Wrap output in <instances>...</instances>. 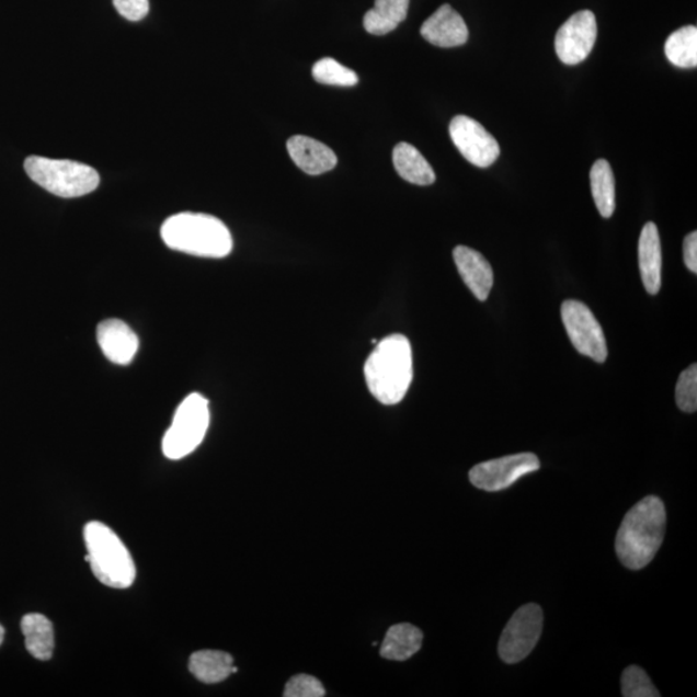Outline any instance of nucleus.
<instances>
[{
    "label": "nucleus",
    "mask_w": 697,
    "mask_h": 697,
    "mask_svg": "<svg viewBox=\"0 0 697 697\" xmlns=\"http://www.w3.org/2000/svg\"><path fill=\"white\" fill-rule=\"evenodd\" d=\"M539 469L537 456L523 453L478 464L470 470L469 479L479 490L496 492L511 488L519 478Z\"/></svg>",
    "instance_id": "9"
},
{
    "label": "nucleus",
    "mask_w": 697,
    "mask_h": 697,
    "mask_svg": "<svg viewBox=\"0 0 697 697\" xmlns=\"http://www.w3.org/2000/svg\"><path fill=\"white\" fill-rule=\"evenodd\" d=\"M592 194L602 217L609 219L616 208V186L612 165L606 159H598L591 171Z\"/></svg>",
    "instance_id": "22"
},
{
    "label": "nucleus",
    "mask_w": 697,
    "mask_h": 697,
    "mask_svg": "<svg viewBox=\"0 0 697 697\" xmlns=\"http://www.w3.org/2000/svg\"><path fill=\"white\" fill-rule=\"evenodd\" d=\"M666 513L663 501L648 496L639 501L622 519L616 536V553L630 570L648 565L664 541Z\"/></svg>",
    "instance_id": "1"
},
{
    "label": "nucleus",
    "mask_w": 697,
    "mask_h": 697,
    "mask_svg": "<svg viewBox=\"0 0 697 697\" xmlns=\"http://www.w3.org/2000/svg\"><path fill=\"white\" fill-rule=\"evenodd\" d=\"M169 249L199 258H227L232 250L230 231L221 220L206 214L181 213L162 225Z\"/></svg>",
    "instance_id": "3"
},
{
    "label": "nucleus",
    "mask_w": 697,
    "mask_h": 697,
    "mask_svg": "<svg viewBox=\"0 0 697 697\" xmlns=\"http://www.w3.org/2000/svg\"><path fill=\"white\" fill-rule=\"evenodd\" d=\"M115 10L129 21H140L149 13V0H113Z\"/></svg>",
    "instance_id": "28"
},
{
    "label": "nucleus",
    "mask_w": 697,
    "mask_h": 697,
    "mask_svg": "<svg viewBox=\"0 0 697 697\" xmlns=\"http://www.w3.org/2000/svg\"><path fill=\"white\" fill-rule=\"evenodd\" d=\"M209 407L205 397L193 393L184 399L174 413L170 430L163 438V454L171 460L191 455L206 437Z\"/></svg>",
    "instance_id": "6"
},
{
    "label": "nucleus",
    "mask_w": 697,
    "mask_h": 697,
    "mask_svg": "<svg viewBox=\"0 0 697 697\" xmlns=\"http://www.w3.org/2000/svg\"><path fill=\"white\" fill-rule=\"evenodd\" d=\"M454 260L461 278L479 301L489 299L493 287V271L488 260L467 245H457Z\"/></svg>",
    "instance_id": "14"
},
{
    "label": "nucleus",
    "mask_w": 697,
    "mask_h": 697,
    "mask_svg": "<svg viewBox=\"0 0 697 697\" xmlns=\"http://www.w3.org/2000/svg\"><path fill=\"white\" fill-rule=\"evenodd\" d=\"M423 631L412 624H397L388 630L381 644V656L395 662H404L423 645Z\"/></svg>",
    "instance_id": "20"
},
{
    "label": "nucleus",
    "mask_w": 697,
    "mask_h": 697,
    "mask_svg": "<svg viewBox=\"0 0 697 697\" xmlns=\"http://www.w3.org/2000/svg\"><path fill=\"white\" fill-rule=\"evenodd\" d=\"M290 158L305 173L322 174L335 169L338 157L327 145L308 136H293L287 141Z\"/></svg>",
    "instance_id": "15"
},
{
    "label": "nucleus",
    "mask_w": 697,
    "mask_h": 697,
    "mask_svg": "<svg viewBox=\"0 0 697 697\" xmlns=\"http://www.w3.org/2000/svg\"><path fill=\"white\" fill-rule=\"evenodd\" d=\"M368 390L382 404L403 401L413 377L412 347L403 335H390L376 344L365 365Z\"/></svg>",
    "instance_id": "2"
},
{
    "label": "nucleus",
    "mask_w": 697,
    "mask_h": 697,
    "mask_svg": "<svg viewBox=\"0 0 697 697\" xmlns=\"http://www.w3.org/2000/svg\"><path fill=\"white\" fill-rule=\"evenodd\" d=\"M420 33L425 41L442 48L462 46L469 38L467 24L449 4L441 5L421 26Z\"/></svg>",
    "instance_id": "12"
},
{
    "label": "nucleus",
    "mask_w": 697,
    "mask_h": 697,
    "mask_svg": "<svg viewBox=\"0 0 697 697\" xmlns=\"http://www.w3.org/2000/svg\"><path fill=\"white\" fill-rule=\"evenodd\" d=\"M4 635H5V630L2 626V624H0V645H2L3 641H4Z\"/></svg>",
    "instance_id": "30"
},
{
    "label": "nucleus",
    "mask_w": 697,
    "mask_h": 697,
    "mask_svg": "<svg viewBox=\"0 0 697 697\" xmlns=\"http://www.w3.org/2000/svg\"><path fill=\"white\" fill-rule=\"evenodd\" d=\"M188 670L203 684H219L238 671L235 666V659L228 652L214 650L193 653L191 662H188Z\"/></svg>",
    "instance_id": "17"
},
{
    "label": "nucleus",
    "mask_w": 697,
    "mask_h": 697,
    "mask_svg": "<svg viewBox=\"0 0 697 697\" xmlns=\"http://www.w3.org/2000/svg\"><path fill=\"white\" fill-rule=\"evenodd\" d=\"M84 541L89 551L85 561L101 583L115 590H126L134 584V559L111 527L101 522H90L84 527Z\"/></svg>",
    "instance_id": "4"
},
{
    "label": "nucleus",
    "mask_w": 697,
    "mask_h": 697,
    "mask_svg": "<svg viewBox=\"0 0 697 697\" xmlns=\"http://www.w3.org/2000/svg\"><path fill=\"white\" fill-rule=\"evenodd\" d=\"M409 7L410 0H376L374 9L365 14L363 25L369 34H389L403 23Z\"/></svg>",
    "instance_id": "21"
},
{
    "label": "nucleus",
    "mask_w": 697,
    "mask_h": 697,
    "mask_svg": "<svg viewBox=\"0 0 697 697\" xmlns=\"http://www.w3.org/2000/svg\"><path fill=\"white\" fill-rule=\"evenodd\" d=\"M621 693L626 697H659L658 688L653 686L649 675L641 667H627L621 677Z\"/></svg>",
    "instance_id": "25"
},
{
    "label": "nucleus",
    "mask_w": 697,
    "mask_h": 697,
    "mask_svg": "<svg viewBox=\"0 0 697 697\" xmlns=\"http://www.w3.org/2000/svg\"><path fill=\"white\" fill-rule=\"evenodd\" d=\"M449 136L462 157L479 169H488L498 161L499 142L476 119L465 115L455 116L449 125Z\"/></svg>",
    "instance_id": "10"
},
{
    "label": "nucleus",
    "mask_w": 697,
    "mask_h": 697,
    "mask_svg": "<svg viewBox=\"0 0 697 697\" xmlns=\"http://www.w3.org/2000/svg\"><path fill=\"white\" fill-rule=\"evenodd\" d=\"M98 343L115 365L127 366L139 351V338L119 319H107L98 327Z\"/></svg>",
    "instance_id": "13"
},
{
    "label": "nucleus",
    "mask_w": 697,
    "mask_h": 697,
    "mask_svg": "<svg viewBox=\"0 0 697 697\" xmlns=\"http://www.w3.org/2000/svg\"><path fill=\"white\" fill-rule=\"evenodd\" d=\"M393 163L402 179L411 184L426 186L434 184L433 167L423 155L409 142L398 144L393 150Z\"/></svg>",
    "instance_id": "18"
},
{
    "label": "nucleus",
    "mask_w": 697,
    "mask_h": 697,
    "mask_svg": "<svg viewBox=\"0 0 697 697\" xmlns=\"http://www.w3.org/2000/svg\"><path fill=\"white\" fill-rule=\"evenodd\" d=\"M24 167L35 184L61 198L83 197L100 185L98 171L79 162L33 156Z\"/></svg>",
    "instance_id": "5"
},
{
    "label": "nucleus",
    "mask_w": 697,
    "mask_h": 697,
    "mask_svg": "<svg viewBox=\"0 0 697 697\" xmlns=\"http://www.w3.org/2000/svg\"><path fill=\"white\" fill-rule=\"evenodd\" d=\"M283 695L286 697H322L325 695V689L322 682L313 675L299 674L287 682Z\"/></svg>",
    "instance_id": "27"
},
{
    "label": "nucleus",
    "mask_w": 697,
    "mask_h": 697,
    "mask_svg": "<svg viewBox=\"0 0 697 697\" xmlns=\"http://www.w3.org/2000/svg\"><path fill=\"white\" fill-rule=\"evenodd\" d=\"M562 321L573 346L580 354L595 362L607 359V343L604 331L585 304L568 300L562 304Z\"/></svg>",
    "instance_id": "8"
},
{
    "label": "nucleus",
    "mask_w": 697,
    "mask_h": 697,
    "mask_svg": "<svg viewBox=\"0 0 697 697\" xmlns=\"http://www.w3.org/2000/svg\"><path fill=\"white\" fill-rule=\"evenodd\" d=\"M544 615L540 606L529 604L514 613L501 635L499 655L506 664H517L533 652L542 631Z\"/></svg>",
    "instance_id": "7"
},
{
    "label": "nucleus",
    "mask_w": 697,
    "mask_h": 697,
    "mask_svg": "<svg viewBox=\"0 0 697 697\" xmlns=\"http://www.w3.org/2000/svg\"><path fill=\"white\" fill-rule=\"evenodd\" d=\"M311 75L318 83L325 85L353 87L359 82L357 72L331 57H324L316 62Z\"/></svg>",
    "instance_id": "24"
},
{
    "label": "nucleus",
    "mask_w": 697,
    "mask_h": 697,
    "mask_svg": "<svg viewBox=\"0 0 697 697\" xmlns=\"http://www.w3.org/2000/svg\"><path fill=\"white\" fill-rule=\"evenodd\" d=\"M665 55L667 60L677 68H696L697 27L693 25L684 26L671 34L665 43Z\"/></svg>",
    "instance_id": "23"
},
{
    "label": "nucleus",
    "mask_w": 697,
    "mask_h": 697,
    "mask_svg": "<svg viewBox=\"0 0 697 697\" xmlns=\"http://www.w3.org/2000/svg\"><path fill=\"white\" fill-rule=\"evenodd\" d=\"M639 271L645 290L650 295H658L662 288V243L655 224L644 225L638 243Z\"/></svg>",
    "instance_id": "16"
},
{
    "label": "nucleus",
    "mask_w": 697,
    "mask_h": 697,
    "mask_svg": "<svg viewBox=\"0 0 697 697\" xmlns=\"http://www.w3.org/2000/svg\"><path fill=\"white\" fill-rule=\"evenodd\" d=\"M598 27L592 11H580L565 21L556 35V53L565 65H579L591 55Z\"/></svg>",
    "instance_id": "11"
},
{
    "label": "nucleus",
    "mask_w": 697,
    "mask_h": 697,
    "mask_svg": "<svg viewBox=\"0 0 697 697\" xmlns=\"http://www.w3.org/2000/svg\"><path fill=\"white\" fill-rule=\"evenodd\" d=\"M675 401L679 410L693 413L697 410V366H689L679 375L677 388H675Z\"/></svg>",
    "instance_id": "26"
},
{
    "label": "nucleus",
    "mask_w": 697,
    "mask_h": 697,
    "mask_svg": "<svg viewBox=\"0 0 697 697\" xmlns=\"http://www.w3.org/2000/svg\"><path fill=\"white\" fill-rule=\"evenodd\" d=\"M21 630L25 636V645L35 659L47 662L55 650L53 622L45 615L27 614L21 620Z\"/></svg>",
    "instance_id": "19"
},
{
    "label": "nucleus",
    "mask_w": 697,
    "mask_h": 697,
    "mask_svg": "<svg viewBox=\"0 0 697 697\" xmlns=\"http://www.w3.org/2000/svg\"><path fill=\"white\" fill-rule=\"evenodd\" d=\"M684 258L688 271L697 273V232L693 231L685 238Z\"/></svg>",
    "instance_id": "29"
}]
</instances>
